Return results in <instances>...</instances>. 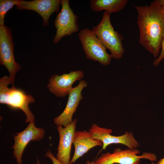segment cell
Listing matches in <instances>:
<instances>
[{"mask_svg": "<svg viewBox=\"0 0 164 164\" xmlns=\"http://www.w3.org/2000/svg\"><path fill=\"white\" fill-rule=\"evenodd\" d=\"M86 164H94V161H93L91 162H90L89 161H87L86 163Z\"/></svg>", "mask_w": 164, "mask_h": 164, "instance_id": "obj_20", "label": "cell"}, {"mask_svg": "<svg viewBox=\"0 0 164 164\" xmlns=\"http://www.w3.org/2000/svg\"><path fill=\"white\" fill-rule=\"evenodd\" d=\"M12 81L9 76H5L0 79V103L5 104L13 108L19 109L25 113L26 123L34 121L35 116L29 108L30 103L35 102L33 97L27 94L21 89L14 86L9 88V85Z\"/></svg>", "mask_w": 164, "mask_h": 164, "instance_id": "obj_2", "label": "cell"}, {"mask_svg": "<svg viewBox=\"0 0 164 164\" xmlns=\"http://www.w3.org/2000/svg\"><path fill=\"white\" fill-rule=\"evenodd\" d=\"M128 2V0H91L90 6L94 12L104 10L111 14L123 9Z\"/></svg>", "mask_w": 164, "mask_h": 164, "instance_id": "obj_14", "label": "cell"}, {"mask_svg": "<svg viewBox=\"0 0 164 164\" xmlns=\"http://www.w3.org/2000/svg\"><path fill=\"white\" fill-rule=\"evenodd\" d=\"M45 156L48 157L51 160L53 164H63L56 159V157H55L50 150L46 152L45 154Z\"/></svg>", "mask_w": 164, "mask_h": 164, "instance_id": "obj_17", "label": "cell"}, {"mask_svg": "<svg viewBox=\"0 0 164 164\" xmlns=\"http://www.w3.org/2000/svg\"><path fill=\"white\" fill-rule=\"evenodd\" d=\"M87 86V82L81 80L77 86L73 87L69 94L67 102L64 110L53 120L55 124L65 127L72 122L73 115L80 101L83 99L82 91Z\"/></svg>", "mask_w": 164, "mask_h": 164, "instance_id": "obj_11", "label": "cell"}, {"mask_svg": "<svg viewBox=\"0 0 164 164\" xmlns=\"http://www.w3.org/2000/svg\"><path fill=\"white\" fill-rule=\"evenodd\" d=\"M61 10L56 15L54 23L56 29L53 39L55 43H57L64 36H71L79 31L78 17L70 8L69 1L61 0Z\"/></svg>", "mask_w": 164, "mask_h": 164, "instance_id": "obj_7", "label": "cell"}, {"mask_svg": "<svg viewBox=\"0 0 164 164\" xmlns=\"http://www.w3.org/2000/svg\"><path fill=\"white\" fill-rule=\"evenodd\" d=\"M36 164H41L40 161H39L37 158V161H36Z\"/></svg>", "mask_w": 164, "mask_h": 164, "instance_id": "obj_21", "label": "cell"}, {"mask_svg": "<svg viewBox=\"0 0 164 164\" xmlns=\"http://www.w3.org/2000/svg\"><path fill=\"white\" fill-rule=\"evenodd\" d=\"M60 5V0H21L19 4L15 5V7L19 10L26 9L36 12L42 18L43 26H46L48 25L49 19L51 15L54 12H59Z\"/></svg>", "mask_w": 164, "mask_h": 164, "instance_id": "obj_10", "label": "cell"}, {"mask_svg": "<svg viewBox=\"0 0 164 164\" xmlns=\"http://www.w3.org/2000/svg\"><path fill=\"white\" fill-rule=\"evenodd\" d=\"M149 164H164V157L159 159L156 163H155L153 162H151Z\"/></svg>", "mask_w": 164, "mask_h": 164, "instance_id": "obj_18", "label": "cell"}, {"mask_svg": "<svg viewBox=\"0 0 164 164\" xmlns=\"http://www.w3.org/2000/svg\"><path fill=\"white\" fill-rule=\"evenodd\" d=\"M13 136L15 143L12 148L14 150L13 156L18 164H22V157L24 150L30 141H39L44 137L45 130L38 128L35 125L34 121L29 122L27 127L22 131L16 133Z\"/></svg>", "mask_w": 164, "mask_h": 164, "instance_id": "obj_8", "label": "cell"}, {"mask_svg": "<svg viewBox=\"0 0 164 164\" xmlns=\"http://www.w3.org/2000/svg\"><path fill=\"white\" fill-rule=\"evenodd\" d=\"M84 76V72L80 70L71 71L61 75L54 74L49 79L47 87L56 96L65 97L69 95L73 89V84Z\"/></svg>", "mask_w": 164, "mask_h": 164, "instance_id": "obj_9", "label": "cell"}, {"mask_svg": "<svg viewBox=\"0 0 164 164\" xmlns=\"http://www.w3.org/2000/svg\"><path fill=\"white\" fill-rule=\"evenodd\" d=\"M77 119H75L66 127L57 125L59 142L56 158L63 164H70L71 147L75 132Z\"/></svg>", "mask_w": 164, "mask_h": 164, "instance_id": "obj_12", "label": "cell"}, {"mask_svg": "<svg viewBox=\"0 0 164 164\" xmlns=\"http://www.w3.org/2000/svg\"><path fill=\"white\" fill-rule=\"evenodd\" d=\"M140 151L127 149L123 150L115 148L112 153L102 154L94 161V164H139L141 159H146L151 162L157 160L156 155L150 152H144L141 155Z\"/></svg>", "mask_w": 164, "mask_h": 164, "instance_id": "obj_5", "label": "cell"}, {"mask_svg": "<svg viewBox=\"0 0 164 164\" xmlns=\"http://www.w3.org/2000/svg\"><path fill=\"white\" fill-rule=\"evenodd\" d=\"M75 150L70 164L74 163L90 149L96 146H102L101 141L92 139L89 131H75L73 140Z\"/></svg>", "mask_w": 164, "mask_h": 164, "instance_id": "obj_13", "label": "cell"}, {"mask_svg": "<svg viewBox=\"0 0 164 164\" xmlns=\"http://www.w3.org/2000/svg\"><path fill=\"white\" fill-rule=\"evenodd\" d=\"M135 7L138 14L139 43L156 58L159 53L164 35V11L158 0L149 5Z\"/></svg>", "mask_w": 164, "mask_h": 164, "instance_id": "obj_1", "label": "cell"}, {"mask_svg": "<svg viewBox=\"0 0 164 164\" xmlns=\"http://www.w3.org/2000/svg\"><path fill=\"white\" fill-rule=\"evenodd\" d=\"M110 14L105 11L101 21L94 26L91 30L106 48L110 51L112 58L118 59L125 53L122 42L123 38L114 30L110 21Z\"/></svg>", "mask_w": 164, "mask_h": 164, "instance_id": "obj_3", "label": "cell"}, {"mask_svg": "<svg viewBox=\"0 0 164 164\" xmlns=\"http://www.w3.org/2000/svg\"><path fill=\"white\" fill-rule=\"evenodd\" d=\"M161 50L160 54L156 59L153 62V65L155 67L157 66L162 60L164 59V35L161 44Z\"/></svg>", "mask_w": 164, "mask_h": 164, "instance_id": "obj_16", "label": "cell"}, {"mask_svg": "<svg viewBox=\"0 0 164 164\" xmlns=\"http://www.w3.org/2000/svg\"><path fill=\"white\" fill-rule=\"evenodd\" d=\"M14 46L11 29L7 26H0V64L8 70L12 86H14L15 76L21 67L15 60Z\"/></svg>", "mask_w": 164, "mask_h": 164, "instance_id": "obj_6", "label": "cell"}, {"mask_svg": "<svg viewBox=\"0 0 164 164\" xmlns=\"http://www.w3.org/2000/svg\"><path fill=\"white\" fill-rule=\"evenodd\" d=\"M20 0H0V26H4V18L6 12L12 8L14 5H18Z\"/></svg>", "mask_w": 164, "mask_h": 164, "instance_id": "obj_15", "label": "cell"}, {"mask_svg": "<svg viewBox=\"0 0 164 164\" xmlns=\"http://www.w3.org/2000/svg\"><path fill=\"white\" fill-rule=\"evenodd\" d=\"M146 164H148L146 163Z\"/></svg>", "mask_w": 164, "mask_h": 164, "instance_id": "obj_22", "label": "cell"}, {"mask_svg": "<svg viewBox=\"0 0 164 164\" xmlns=\"http://www.w3.org/2000/svg\"><path fill=\"white\" fill-rule=\"evenodd\" d=\"M78 37L86 57L107 66L111 63L112 56L91 30L86 28L81 29Z\"/></svg>", "mask_w": 164, "mask_h": 164, "instance_id": "obj_4", "label": "cell"}, {"mask_svg": "<svg viewBox=\"0 0 164 164\" xmlns=\"http://www.w3.org/2000/svg\"><path fill=\"white\" fill-rule=\"evenodd\" d=\"M162 10L164 11V0H158Z\"/></svg>", "mask_w": 164, "mask_h": 164, "instance_id": "obj_19", "label": "cell"}]
</instances>
